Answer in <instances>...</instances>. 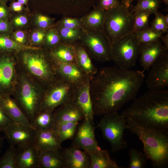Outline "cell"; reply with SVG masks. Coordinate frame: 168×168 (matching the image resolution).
Here are the masks:
<instances>
[{
    "label": "cell",
    "instance_id": "obj_1",
    "mask_svg": "<svg viewBox=\"0 0 168 168\" xmlns=\"http://www.w3.org/2000/svg\"><path fill=\"white\" fill-rule=\"evenodd\" d=\"M143 71L116 66L100 68L92 78L90 94L95 114L117 111L135 99L144 81Z\"/></svg>",
    "mask_w": 168,
    "mask_h": 168
},
{
    "label": "cell",
    "instance_id": "obj_2",
    "mask_svg": "<svg viewBox=\"0 0 168 168\" xmlns=\"http://www.w3.org/2000/svg\"><path fill=\"white\" fill-rule=\"evenodd\" d=\"M134 100L122 115L143 127L168 132V91L149 90Z\"/></svg>",
    "mask_w": 168,
    "mask_h": 168
},
{
    "label": "cell",
    "instance_id": "obj_3",
    "mask_svg": "<svg viewBox=\"0 0 168 168\" xmlns=\"http://www.w3.org/2000/svg\"><path fill=\"white\" fill-rule=\"evenodd\" d=\"M127 129L142 142L144 152L155 168L168 166V132L147 128L126 118Z\"/></svg>",
    "mask_w": 168,
    "mask_h": 168
},
{
    "label": "cell",
    "instance_id": "obj_4",
    "mask_svg": "<svg viewBox=\"0 0 168 168\" xmlns=\"http://www.w3.org/2000/svg\"><path fill=\"white\" fill-rule=\"evenodd\" d=\"M34 50H22L21 63L29 74L45 88L58 80L54 65L47 49L39 53Z\"/></svg>",
    "mask_w": 168,
    "mask_h": 168
},
{
    "label": "cell",
    "instance_id": "obj_5",
    "mask_svg": "<svg viewBox=\"0 0 168 168\" xmlns=\"http://www.w3.org/2000/svg\"><path fill=\"white\" fill-rule=\"evenodd\" d=\"M105 18L103 30L111 44L133 33V13L121 4L105 11Z\"/></svg>",
    "mask_w": 168,
    "mask_h": 168
},
{
    "label": "cell",
    "instance_id": "obj_6",
    "mask_svg": "<svg viewBox=\"0 0 168 168\" xmlns=\"http://www.w3.org/2000/svg\"><path fill=\"white\" fill-rule=\"evenodd\" d=\"M97 127L101 130L104 138L110 142L112 152L116 153L127 147L124 138V131L127 129L126 118L118 111L104 114Z\"/></svg>",
    "mask_w": 168,
    "mask_h": 168
},
{
    "label": "cell",
    "instance_id": "obj_7",
    "mask_svg": "<svg viewBox=\"0 0 168 168\" xmlns=\"http://www.w3.org/2000/svg\"><path fill=\"white\" fill-rule=\"evenodd\" d=\"M19 84L14 100L31 123L40 111L45 89L39 91L31 81L24 77Z\"/></svg>",
    "mask_w": 168,
    "mask_h": 168
},
{
    "label": "cell",
    "instance_id": "obj_8",
    "mask_svg": "<svg viewBox=\"0 0 168 168\" xmlns=\"http://www.w3.org/2000/svg\"><path fill=\"white\" fill-rule=\"evenodd\" d=\"M140 45L132 33L111 44V60L122 69H130L136 64L140 54Z\"/></svg>",
    "mask_w": 168,
    "mask_h": 168
},
{
    "label": "cell",
    "instance_id": "obj_9",
    "mask_svg": "<svg viewBox=\"0 0 168 168\" xmlns=\"http://www.w3.org/2000/svg\"><path fill=\"white\" fill-rule=\"evenodd\" d=\"M95 60L105 62L111 60V44L103 30L84 29L79 41Z\"/></svg>",
    "mask_w": 168,
    "mask_h": 168
},
{
    "label": "cell",
    "instance_id": "obj_10",
    "mask_svg": "<svg viewBox=\"0 0 168 168\" xmlns=\"http://www.w3.org/2000/svg\"><path fill=\"white\" fill-rule=\"evenodd\" d=\"M73 87V84L58 79L45 88L40 112L53 111L62 105L71 101Z\"/></svg>",
    "mask_w": 168,
    "mask_h": 168
},
{
    "label": "cell",
    "instance_id": "obj_11",
    "mask_svg": "<svg viewBox=\"0 0 168 168\" xmlns=\"http://www.w3.org/2000/svg\"><path fill=\"white\" fill-rule=\"evenodd\" d=\"M15 62L9 52L0 53V97L12 94L16 84Z\"/></svg>",
    "mask_w": 168,
    "mask_h": 168
},
{
    "label": "cell",
    "instance_id": "obj_12",
    "mask_svg": "<svg viewBox=\"0 0 168 168\" xmlns=\"http://www.w3.org/2000/svg\"><path fill=\"white\" fill-rule=\"evenodd\" d=\"M78 125L72 146L82 149L89 155L101 149L96 139L94 124L84 119Z\"/></svg>",
    "mask_w": 168,
    "mask_h": 168
},
{
    "label": "cell",
    "instance_id": "obj_13",
    "mask_svg": "<svg viewBox=\"0 0 168 168\" xmlns=\"http://www.w3.org/2000/svg\"><path fill=\"white\" fill-rule=\"evenodd\" d=\"M145 82L149 90H161L168 86V50L151 67Z\"/></svg>",
    "mask_w": 168,
    "mask_h": 168
},
{
    "label": "cell",
    "instance_id": "obj_14",
    "mask_svg": "<svg viewBox=\"0 0 168 168\" xmlns=\"http://www.w3.org/2000/svg\"><path fill=\"white\" fill-rule=\"evenodd\" d=\"M3 132L10 145L15 146L34 142L37 130L32 126L13 122Z\"/></svg>",
    "mask_w": 168,
    "mask_h": 168
},
{
    "label": "cell",
    "instance_id": "obj_15",
    "mask_svg": "<svg viewBox=\"0 0 168 168\" xmlns=\"http://www.w3.org/2000/svg\"><path fill=\"white\" fill-rule=\"evenodd\" d=\"M53 61L58 79L65 81L73 85L91 81L92 78L86 74L76 63Z\"/></svg>",
    "mask_w": 168,
    "mask_h": 168
},
{
    "label": "cell",
    "instance_id": "obj_16",
    "mask_svg": "<svg viewBox=\"0 0 168 168\" xmlns=\"http://www.w3.org/2000/svg\"><path fill=\"white\" fill-rule=\"evenodd\" d=\"M90 82L74 85L71 102L82 112L84 119L90 120L94 124L95 114L90 94Z\"/></svg>",
    "mask_w": 168,
    "mask_h": 168
},
{
    "label": "cell",
    "instance_id": "obj_17",
    "mask_svg": "<svg viewBox=\"0 0 168 168\" xmlns=\"http://www.w3.org/2000/svg\"><path fill=\"white\" fill-rule=\"evenodd\" d=\"M17 168H39V151L34 142L16 148Z\"/></svg>",
    "mask_w": 168,
    "mask_h": 168
},
{
    "label": "cell",
    "instance_id": "obj_18",
    "mask_svg": "<svg viewBox=\"0 0 168 168\" xmlns=\"http://www.w3.org/2000/svg\"><path fill=\"white\" fill-rule=\"evenodd\" d=\"M167 50L160 39L140 45V61L143 71L149 70L157 58Z\"/></svg>",
    "mask_w": 168,
    "mask_h": 168
},
{
    "label": "cell",
    "instance_id": "obj_19",
    "mask_svg": "<svg viewBox=\"0 0 168 168\" xmlns=\"http://www.w3.org/2000/svg\"><path fill=\"white\" fill-rule=\"evenodd\" d=\"M61 153L65 168H90V156L85 151L71 146L63 149Z\"/></svg>",
    "mask_w": 168,
    "mask_h": 168
},
{
    "label": "cell",
    "instance_id": "obj_20",
    "mask_svg": "<svg viewBox=\"0 0 168 168\" xmlns=\"http://www.w3.org/2000/svg\"><path fill=\"white\" fill-rule=\"evenodd\" d=\"M62 143L54 129L52 128L44 130L37 131L34 142L39 151H58L62 149Z\"/></svg>",
    "mask_w": 168,
    "mask_h": 168
},
{
    "label": "cell",
    "instance_id": "obj_21",
    "mask_svg": "<svg viewBox=\"0 0 168 168\" xmlns=\"http://www.w3.org/2000/svg\"><path fill=\"white\" fill-rule=\"evenodd\" d=\"M58 107L54 110L55 121L54 126L66 122H79L84 119L82 112L71 101Z\"/></svg>",
    "mask_w": 168,
    "mask_h": 168
},
{
    "label": "cell",
    "instance_id": "obj_22",
    "mask_svg": "<svg viewBox=\"0 0 168 168\" xmlns=\"http://www.w3.org/2000/svg\"><path fill=\"white\" fill-rule=\"evenodd\" d=\"M0 108L14 122L32 126L30 121L10 96L0 97Z\"/></svg>",
    "mask_w": 168,
    "mask_h": 168
},
{
    "label": "cell",
    "instance_id": "obj_23",
    "mask_svg": "<svg viewBox=\"0 0 168 168\" xmlns=\"http://www.w3.org/2000/svg\"><path fill=\"white\" fill-rule=\"evenodd\" d=\"M73 44L76 64L86 74L92 78L97 72V68L94 64L89 54L79 41Z\"/></svg>",
    "mask_w": 168,
    "mask_h": 168
},
{
    "label": "cell",
    "instance_id": "obj_24",
    "mask_svg": "<svg viewBox=\"0 0 168 168\" xmlns=\"http://www.w3.org/2000/svg\"><path fill=\"white\" fill-rule=\"evenodd\" d=\"M47 50L54 61L63 63H76L73 44L61 42L55 47Z\"/></svg>",
    "mask_w": 168,
    "mask_h": 168
},
{
    "label": "cell",
    "instance_id": "obj_25",
    "mask_svg": "<svg viewBox=\"0 0 168 168\" xmlns=\"http://www.w3.org/2000/svg\"><path fill=\"white\" fill-rule=\"evenodd\" d=\"M83 28L90 30H103L105 12L97 6L80 17Z\"/></svg>",
    "mask_w": 168,
    "mask_h": 168
},
{
    "label": "cell",
    "instance_id": "obj_26",
    "mask_svg": "<svg viewBox=\"0 0 168 168\" xmlns=\"http://www.w3.org/2000/svg\"><path fill=\"white\" fill-rule=\"evenodd\" d=\"M39 151V168H65L59 150Z\"/></svg>",
    "mask_w": 168,
    "mask_h": 168
},
{
    "label": "cell",
    "instance_id": "obj_27",
    "mask_svg": "<svg viewBox=\"0 0 168 168\" xmlns=\"http://www.w3.org/2000/svg\"><path fill=\"white\" fill-rule=\"evenodd\" d=\"M91 159L90 168H123L113 159L107 150H100L90 155Z\"/></svg>",
    "mask_w": 168,
    "mask_h": 168
},
{
    "label": "cell",
    "instance_id": "obj_28",
    "mask_svg": "<svg viewBox=\"0 0 168 168\" xmlns=\"http://www.w3.org/2000/svg\"><path fill=\"white\" fill-rule=\"evenodd\" d=\"M54 111H43L38 114L31 124L37 131L44 130L52 128L54 125Z\"/></svg>",
    "mask_w": 168,
    "mask_h": 168
},
{
    "label": "cell",
    "instance_id": "obj_29",
    "mask_svg": "<svg viewBox=\"0 0 168 168\" xmlns=\"http://www.w3.org/2000/svg\"><path fill=\"white\" fill-rule=\"evenodd\" d=\"M30 49H35L38 48L19 44L7 35H0V53Z\"/></svg>",
    "mask_w": 168,
    "mask_h": 168
},
{
    "label": "cell",
    "instance_id": "obj_30",
    "mask_svg": "<svg viewBox=\"0 0 168 168\" xmlns=\"http://www.w3.org/2000/svg\"><path fill=\"white\" fill-rule=\"evenodd\" d=\"M77 122L64 123L54 126V129L61 142L68 139H73L78 126Z\"/></svg>",
    "mask_w": 168,
    "mask_h": 168
},
{
    "label": "cell",
    "instance_id": "obj_31",
    "mask_svg": "<svg viewBox=\"0 0 168 168\" xmlns=\"http://www.w3.org/2000/svg\"><path fill=\"white\" fill-rule=\"evenodd\" d=\"M55 27L58 31L61 42L67 44H73L80 41L83 32V28L71 29Z\"/></svg>",
    "mask_w": 168,
    "mask_h": 168
},
{
    "label": "cell",
    "instance_id": "obj_32",
    "mask_svg": "<svg viewBox=\"0 0 168 168\" xmlns=\"http://www.w3.org/2000/svg\"><path fill=\"white\" fill-rule=\"evenodd\" d=\"M136 4L132 5L129 9L134 12L138 11H147L155 14L158 11L162 2V0H136Z\"/></svg>",
    "mask_w": 168,
    "mask_h": 168
},
{
    "label": "cell",
    "instance_id": "obj_33",
    "mask_svg": "<svg viewBox=\"0 0 168 168\" xmlns=\"http://www.w3.org/2000/svg\"><path fill=\"white\" fill-rule=\"evenodd\" d=\"M133 13V32H141L150 28L149 18L151 14L148 12L138 11Z\"/></svg>",
    "mask_w": 168,
    "mask_h": 168
},
{
    "label": "cell",
    "instance_id": "obj_34",
    "mask_svg": "<svg viewBox=\"0 0 168 168\" xmlns=\"http://www.w3.org/2000/svg\"><path fill=\"white\" fill-rule=\"evenodd\" d=\"M130 160L128 168H143L148 160L144 152L133 148L129 152Z\"/></svg>",
    "mask_w": 168,
    "mask_h": 168
},
{
    "label": "cell",
    "instance_id": "obj_35",
    "mask_svg": "<svg viewBox=\"0 0 168 168\" xmlns=\"http://www.w3.org/2000/svg\"><path fill=\"white\" fill-rule=\"evenodd\" d=\"M134 33L140 45L159 39L164 34L162 32L156 31L150 28L141 32Z\"/></svg>",
    "mask_w": 168,
    "mask_h": 168
},
{
    "label": "cell",
    "instance_id": "obj_36",
    "mask_svg": "<svg viewBox=\"0 0 168 168\" xmlns=\"http://www.w3.org/2000/svg\"><path fill=\"white\" fill-rule=\"evenodd\" d=\"M15 147L10 145L0 157V168H17Z\"/></svg>",
    "mask_w": 168,
    "mask_h": 168
},
{
    "label": "cell",
    "instance_id": "obj_37",
    "mask_svg": "<svg viewBox=\"0 0 168 168\" xmlns=\"http://www.w3.org/2000/svg\"><path fill=\"white\" fill-rule=\"evenodd\" d=\"M61 42L60 35L57 29L54 26L47 30L44 43L45 49L49 50Z\"/></svg>",
    "mask_w": 168,
    "mask_h": 168
},
{
    "label": "cell",
    "instance_id": "obj_38",
    "mask_svg": "<svg viewBox=\"0 0 168 168\" xmlns=\"http://www.w3.org/2000/svg\"><path fill=\"white\" fill-rule=\"evenodd\" d=\"M56 27H63L71 29L83 28L80 18L64 16L57 24Z\"/></svg>",
    "mask_w": 168,
    "mask_h": 168
},
{
    "label": "cell",
    "instance_id": "obj_39",
    "mask_svg": "<svg viewBox=\"0 0 168 168\" xmlns=\"http://www.w3.org/2000/svg\"><path fill=\"white\" fill-rule=\"evenodd\" d=\"M154 15L155 17L151 22L150 28L156 31L162 32L164 34L168 33V26L164 20V15L159 11Z\"/></svg>",
    "mask_w": 168,
    "mask_h": 168
},
{
    "label": "cell",
    "instance_id": "obj_40",
    "mask_svg": "<svg viewBox=\"0 0 168 168\" xmlns=\"http://www.w3.org/2000/svg\"><path fill=\"white\" fill-rule=\"evenodd\" d=\"M36 25L40 29L47 30L54 26L53 19L50 17L41 14L37 15L35 19Z\"/></svg>",
    "mask_w": 168,
    "mask_h": 168
},
{
    "label": "cell",
    "instance_id": "obj_41",
    "mask_svg": "<svg viewBox=\"0 0 168 168\" xmlns=\"http://www.w3.org/2000/svg\"><path fill=\"white\" fill-rule=\"evenodd\" d=\"M97 6L101 10L106 11L112 9L120 5V0H98Z\"/></svg>",
    "mask_w": 168,
    "mask_h": 168
},
{
    "label": "cell",
    "instance_id": "obj_42",
    "mask_svg": "<svg viewBox=\"0 0 168 168\" xmlns=\"http://www.w3.org/2000/svg\"><path fill=\"white\" fill-rule=\"evenodd\" d=\"M47 30L40 29L34 31L31 36L32 42L35 44H44Z\"/></svg>",
    "mask_w": 168,
    "mask_h": 168
},
{
    "label": "cell",
    "instance_id": "obj_43",
    "mask_svg": "<svg viewBox=\"0 0 168 168\" xmlns=\"http://www.w3.org/2000/svg\"><path fill=\"white\" fill-rule=\"evenodd\" d=\"M13 122H14L5 114L0 108V131L3 132Z\"/></svg>",
    "mask_w": 168,
    "mask_h": 168
},
{
    "label": "cell",
    "instance_id": "obj_44",
    "mask_svg": "<svg viewBox=\"0 0 168 168\" xmlns=\"http://www.w3.org/2000/svg\"><path fill=\"white\" fill-rule=\"evenodd\" d=\"M28 21L26 16L20 15L15 16L12 21V24L16 27L23 26L27 24Z\"/></svg>",
    "mask_w": 168,
    "mask_h": 168
},
{
    "label": "cell",
    "instance_id": "obj_45",
    "mask_svg": "<svg viewBox=\"0 0 168 168\" xmlns=\"http://www.w3.org/2000/svg\"><path fill=\"white\" fill-rule=\"evenodd\" d=\"M13 39L18 43L24 45L26 41V35L24 31L18 30L13 34Z\"/></svg>",
    "mask_w": 168,
    "mask_h": 168
},
{
    "label": "cell",
    "instance_id": "obj_46",
    "mask_svg": "<svg viewBox=\"0 0 168 168\" xmlns=\"http://www.w3.org/2000/svg\"><path fill=\"white\" fill-rule=\"evenodd\" d=\"M11 29V26L6 20H0V33H6L9 32Z\"/></svg>",
    "mask_w": 168,
    "mask_h": 168
},
{
    "label": "cell",
    "instance_id": "obj_47",
    "mask_svg": "<svg viewBox=\"0 0 168 168\" xmlns=\"http://www.w3.org/2000/svg\"><path fill=\"white\" fill-rule=\"evenodd\" d=\"M9 16V11L5 3L0 2V20H7Z\"/></svg>",
    "mask_w": 168,
    "mask_h": 168
},
{
    "label": "cell",
    "instance_id": "obj_48",
    "mask_svg": "<svg viewBox=\"0 0 168 168\" xmlns=\"http://www.w3.org/2000/svg\"><path fill=\"white\" fill-rule=\"evenodd\" d=\"M11 9L13 11L19 12L23 9L22 4L18 2H13L11 6Z\"/></svg>",
    "mask_w": 168,
    "mask_h": 168
},
{
    "label": "cell",
    "instance_id": "obj_49",
    "mask_svg": "<svg viewBox=\"0 0 168 168\" xmlns=\"http://www.w3.org/2000/svg\"><path fill=\"white\" fill-rule=\"evenodd\" d=\"M163 45L166 50H168V33L161 36L160 39Z\"/></svg>",
    "mask_w": 168,
    "mask_h": 168
},
{
    "label": "cell",
    "instance_id": "obj_50",
    "mask_svg": "<svg viewBox=\"0 0 168 168\" xmlns=\"http://www.w3.org/2000/svg\"><path fill=\"white\" fill-rule=\"evenodd\" d=\"M121 4L124 7L128 9L132 5V3L135 1L136 0H120Z\"/></svg>",
    "mask_w": 168,
    "mask_h": 168
},
{
    "label": "cell",
    "instance_id": "obj_51",
    "mask_svg": "<svg viewBox=\"0 0 168 168\" xmlns=\"http://www.w3.org/2000/svg\"><path fill=\"white\" fill-rule=\"evenodd\" d=\"M1 132L0 131V154L1 152L2 148L3 143L4 137H2L1 134Z\"/></svg>",
    "mask_w": 168,
    "mask_h": 168
},
{
    "label": "cell",
    "instance_id": "obj_52",
    "mask_svg": "<svg viewBox=\"0 0 168 168\" xmlns=\"http://www.w3.org/2000/svg\"><path fill=\"white\" fill-rule=\"evenodd\" d=\"M163 19L166 25L168 26V15L167 14L166 15H163Z\"/></svg>",
    "mask_w": 168,
    "mask_h": 168
},
{
    "label": "cell",
    "instance_id": "obj_53",
    "mask_svg": "<svg viewBox=\"0 0 168 168\" xmlns=\"http://www.w3.org/2000/svg\"><path fill=\"white\" fill-rule=\"evenodd\" d=\"M18 1L21 3L22 4H26L27 1V0H17Z\"/></svg>",
    "mask_w": 168,
    "mask_h": 168
},
{
    "label": "cell",
    "instance_id": "obj_54",
    "mask_svg": "<svg viewBox=\"0 0 168 168\" xmlns=\"http://www.w3.org/2000/svg\"><path fill=\"white\" fill-rule=\"evenodd\" d=\"M165 5L167 6L168 5V0H162Z\"/></svg>",
    "mask_w": 168,
    "mask_h": 168
},
{
    "label": "cell",
    "instance_id": "obj_55",
    "mask_svg": "<svg viewBox=\"0 0 168 168\" xmlns=\"http://www.w3.org/2000/svg\"><path fill=\"white\" fill-rule=\"evenodd\" d=\"M7 0H0V2H2L5 3Z\"/></svg>",
    "mask_w": 168,
    "mask_h": 168
}]
</instances>
